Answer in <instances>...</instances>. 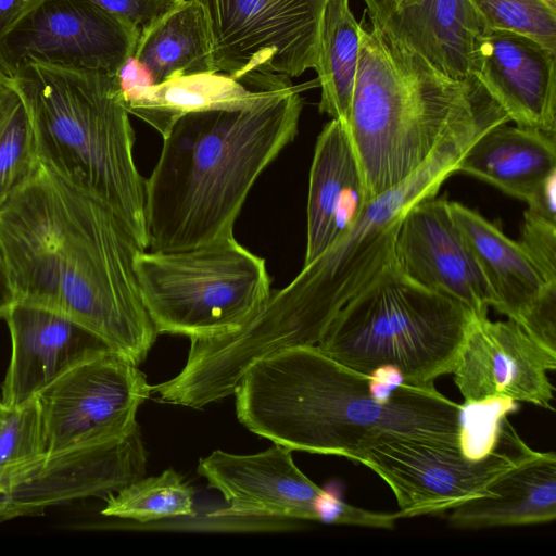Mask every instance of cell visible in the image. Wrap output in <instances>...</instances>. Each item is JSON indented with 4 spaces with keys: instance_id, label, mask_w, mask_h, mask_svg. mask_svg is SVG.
Returning <instances> with one entry per match:
<instances>
[{
    "instance_id": "cell-21",
    "label": "cell",
    "mask_w": 556,
    "mask_h": 556,
    "mask_svg": "<svg viewBox=\"0 0 556 556\" xmlns=\"http://www.w3.org/2000/svg\"><path fill=\"white\" fill-rule=\"evenodd\" d=\"M363 18L424 55L443 73L471 75L475 37L482 30L468 0H363Z\"/></svg>"
},
{
    "instance_id": "cell-33",
    "label": "cell",
    "mask_w": 556,
    "mask_h": 556,
    "mask_svg": "<svg viewBox=\"0 0 556 556\" xmlns=\"http://www.w3.org/2000/svg\"><path fill=\"white\" fill-rule=\"evenodd\" d=\"M115 77L122 104L138 90L155 85L149 68L134 54L126 59Z\"/></svg>"
},
{
    "instance_id": "cell-34",
    "label": "cell",
    "mask_w": 556,
    "mask_h": 556,
    "mask_svg": "<svg viewBox=\"0 0 556 556\" xmlns=\"http://www.w3.org/2000/svg\"><path fill=\"white\" fill-rule=\"evenodd\" d=\"M527 203L528 212L556 223V169L536 186Z\"/></svg>"
},
{
    "instance_id": "cell-23",
    "label": "cell",
    "mask_w": 556,
    "mask_h": 556,
    "mask_svg": "<svg viewBox=\"0 0 556 556\" xmlns=\"http://www.w3.org/2000/svg\"><path fill=\"white\" fill-rule=\"evenodd\" d=\"M556 169L555 134L501 123L479 136L459 161L464 173L528 202L536 186Z\"/></svg>"
},
{
    "instance_id": "cell-12",
    "label": "cell",
    "mask_w": 556,
    "mask_h": 556,
    "mask_svg": "<svg viewBox=\"0 0 556 556\" xmlns=\"http://www.w3.org/2000/svg\"><path fill=\"white\" fill-rule=\"evenodd\" d=\"M140 29L88 0H37L0 37V68L26 62L116 74L134 54Z\"/></svg>"
},
{
    "instance_id": "cell-32",
    "label": "cell",
    "mask_w": 556,
    "mask_h": 556,
    "mask_svg": "<svg viewBox=\"0 0 556 556\" xmlns=\"http://www.w3.org/2000/svg\"><path fill=\"white\" fill-rule=\"evenodd\" d=\"M104 11L144 29L170 8L174 0H88Z\"/></svg>"
},
{
    "instance_id": "cell-14",
    "label": "cell",
    "mask_w": 556,
    "mask_h": 556,
    "mask_svg": "<svg viewBox=\"0 0 556 556\" xmlns=\"http://www.w3.org/2000/svg\"><path fill=\"white\" fill-rule=\"evenodd\" d=\"M555 368L556 354L517 321L475 315L452 374L465 405L504 400L554 410L547 372Z\"/></svg>"
},
{
    "instance_id": "cell-37",
    "label": "cell",
    "mask_w": 556,
    "mask_h": 556,
    "mask_svg": "<svg viewBox=\"0 0 556 556\" xmlns=\"http://www.w3.org/2000/svg\"><path fill=\"white\" fill-rule=\"evenodd\" d=\"M8 84V76L0 68V92Z\"/></svg>"
},
{
    "instance_id": "cell-3",
    "label": "cell",
    "mask_w": 556,
    "mask_h": 556,
    "mask_svg": "<svg viewBox=\"0 0 556 556\" xmlns=\"http://www.w3.org/2000/svg\"><path fill=\"white\" fill-rule=\"evenodd\" d=\"M302 108L300 88L292 85L250 108L177 119L146 180L152 250L184 251L233 235L252 186L294 139Z\"/></svg>"
},
{
    "instance_id": "cell-9",
    "label": "cell",
    "mask_w": 556,
    "mask_h": 556,
    "mask_svg": "<svg viewBox=\"0 0 556 556\" xmlns=\"http://www.w3.org/2000/svg\"><path fill=\"white\" fill-rule=\"evenodd\" d=\"M207 16L214 73L282 88L314 68L327 0H195Z\"/></svg>"
},
{
    "instance_id": "cell-25",
    "label": "cell",
    "mask_w": 556,
    "mask_h": 556,
    "mask_svg": "<svg viewBox=\"0 0 556 556\" xmlns=\"http://www.w3.org/2000/svg\"><path fill=\"white\" fill-rule=\"evenodd\" d=\"M134 55L149 68L155 85L175 77L214 73L213 40L203 7L195 0H174L140 31Z\"/></svg>"
},
{
    "instance_id": "cell-4",
    "label": "cell",
    "mask_w": 556,
    "mask_h": 556,
    "mask_svg": "<svg viewBox=\"0 0 556 556\" xmlns=\"http://www.w3.org/2000/svg\"><path fill=\"white\" fill-rule=\"evenodd\" d=\"M495 104L473 75L443 73L362 17L346 124L368 201L406 180L453 129Z\"/></svg>"
},
{
    "instance_id": "cell-35",
    "label": "cell",
    "mask_w": 556,
    "mask_h": 556,
    "mask_svg": "<svg viewBox=\"0 0 556 556\" xmlns=\"http://www.w3.org/2000/svg\"><path fill=\"white\" fill-rule=\"evenodd\" d=\"M37 0H0V37L8 33Z\"/></svg>"
},
{
    "instance_id": "cell-13",
    "label": "cell",
    "mask_w": 556,
    "mask_h": 556,
    "mask_svg": "<svg viewBox=\"0 0 556 556\" xmlns=\"http://www.w3.org/2000/svg\"><path fill=\"white\" fill-rule=\"evenodd\" d=\"M146 465L139 428L122 439L45 454L0 484V521L108 495L143 477Z\"/></svg>"
},
{
    "instance_id": "cell-28",
    "label": "cell",
    "mask_w": 556,
    "mask_h": 556,
    "mask_svg": "<svg viewBox=\"0 0 556 556\" xmlns=\"http://www.w3.org/2000/svg\"><path fill=\"white\" fill-rule=\"evenodd\" d=\"M39 162L26 106L8 84L0 92V207Z\"/></svg>"
},
{
    "instance_id": "cell-7",
    "label": "cell",
    "mask_w": 556,
    "mask_h": 556,
    "mask_svg": "<svg viewBox=\"0 0 556 556\" xmlns=\"http://www.w3.org/2000/svg\"><path fill=\"white\" fill-rule=\"evenodd\" d=\"M135 271L157 333L190 339L230 333L271 294L265 261L233 235L184 251L141 250Z\"/></svg>"
},
{
    "instance_id": "cell-26",
    "label": "cell",
    "mask_w": 556,
    "mask_h": 556,
    "mask_svg": "<svg viewBox=\"0 0 556 556\" xmlns=\"http://www.w3.org/2000/svg\"><path fill=\"white\" fill-rule=\"evenodd\" d=\"M359 55V23L350 0H327L314 70L321 89L319 112L348 123Z\"/></svg>"
},
{
    "instance_id": "cell-15",
    "label": "cell",
    "mask_w": 556,
    "mask_h": 556,
    "mask_svg": "<svg viewBox=\"0 0 556 556\" xmlns=\"http://www.w3.org/2000/svg\"><path fill=\"white\" fill-rule=\"evenodd\" d=\"M393 262L415 283L488 316L494 299L451 213L450 201L430 198L414 205L400 226Z\"/></svg>"
},
{
    "instance_id": "cell-20",
    "label": "cell",
    "mask_w": 556,
    "mask_h": 556,
    "mask_svg": "<svg viewBox=\"0 0 556 556\" xmlns=\"http://www.w3.org/2000/svg\"><path fill=\"white\" fill-rule=\"evenodd\" d=\"M367 202L365 179L348 124L331 118L317 138L311 166L304 265L340 241Z\"/></svg>"
},
{
    "instance_id": "cell-10",
    "label": "cell",
    "mask_w": 556,
    "mask_h": 556,
    "mask_svg": "<svg viewBox=\"0 0 556 556\" xmlns=\"http://www.w3.org/2000/svg\"><path fill=\"white\" fill-rule=\"evenodd\" d=\"M529 448L504 414L496 441L482 455L472 456L460 446L390 438L369 447L358 463L393 491L400 519L454 509L490 496L489 486Z\"/></svg>"
},
{
    "instance_id": "cell-27",
    "label": "cell",
    "mask_w": 556,
    "mask_h": 556,
    "mask_svg": "<svg viewBox=\"0 0 556 556\" xmlns=\"http://www.w3.org/2000/svg\"><path fill=\"white\" fill-rule=\"evenodd\" d=\"M194 490L174 469L139 478L108 494L103 516L149 522L194 516Z\"/></svg>"
},
{
    "instance_id": "cell-8",
    "label": "cell",
    "mask_w": 556,
    "mask_h": 556,
    "mask_svg": "<svg viewBox=\"0 0 556 556\" xmlns=\"http://www.w3.org/2000/svg\"><path fill=\"white\" fill-rule=\"evenodd\" d=\"M508 122L506 113L493 105L457 126L421 167L400 185L369 200L353 228L303 266L298 277L332 318L393 262L396 236L407 212L437 195L442 184L457 173L460 159L479 136L494 125Z\"/></svg>"
},
{
    "instance_id": "cell-19",
    "label": "cell",
    "mask_w": 556,
    "mask_h": 556,
    "mask_svg": "<svg viewBox=\"0 0 556 556\" xmlns=\"http://www.w3.org/2000/svg\"><path fill=\"white\" fill-rule=\"evenodd\" d=\"M4 320L12 353L1 402L9 407L26 404L81 361L110 350L91 331L48 308L16 302Z\"/></svg>"
},
{
    "instance_id": "cell-17",
    "label": "cell",
    "mask_w": 556,
    "mask_h": 556,
    "mask_svg": "<svg viewBox=\"0 0 556 556\" xmlns=\"http://www.w3.org/2000/svg\"><path fill=\"white\" fill-rule=\"evenodd\" d=\"M453 218L492 292L493 308L556 353V286L547 285L517 241L478 212L450 201Z\"/></svg>"
},
{
    "instance_id": "cell-22",
    "label": "cell",
    "mask_w": 556,
    "mask_h": 556,
    "mask_svg": "<svg viewBox=\"0 0 556 556\" xmlns=\"http://www.w3.org/2000/svg\"><path fill=\"white\" fill-rule=\"evenodd\" d=\"M490 496L453 509L450 523L458 529L526 526L556 518V456L531 448L490 486Z\"/></svg>"
},
{
    "instance_id": "cell-5",
    "label": "cell",
    "mask_w": 556,
    "mask_h": 556,
    "mask_svg": "<svg viewBox=\"0 0 556 556\" xmlns=\"http://www.w3.org/2000/svg\"><path fill=\"white\" fill-rule=\"evenodd\" d=\"M8 77L28 112L38 159L105 201L148 248L146 179L115 74L26 62Z\"/></svg>"
},
{
    "instance_id": "cell-1",
    "label": "cell",
    "mask_w": 556,
    "mask_h": 556,
    "mask_svg": "<svg viewBox=\"0 0 556 556\" xmlns=\"http://www.w3.org/2000/svg\"><path fill=\"white\" fill-rule=\"evenodd\" d=\"M141 250L105 201L40 160L0 207L15 301L67 316L136 366L157 336L135 271Z\"/></svg>"
},
{
    "instance_id": "cell-30",
    "label": "cell",
    "mask_w": 556,
    "mask_h": 556,
    "mask_svg": "<svg viewBox=\"0 0 556 556\" xmlns=\"http://www.w3.org/2000/svg\"><path fill=\"white\" fill-rule=\"evenodd\" d=\"M47 453L46 435L36 397L24 405H0V484L22 467Z\"/></svg>"
},
{
    "instance_id": "cell-38",
    "label": "cell",
    "mask_w": 556,
    "mask_h": 556,
    "mask_svg": "<svg viewBox=\"0 0 556 556\" xmlns=\"http://www.w3.org/2000/svg\"><path fill=\"white\" fill-rule=\"evenodd\" d=\"M552 2L556 3V0H551Z\"/></svg>"
},
{
    "instance_id": "cell-36",
    "label": "cell",
    "mask_w": 556,
    "mask_h": 556,
    "mask_svg": "<svg viewBox=\"0 0 556 556\" xmlns=\"http://www.w3.org/2000/svg\"><path fill=\"white\" fill-rule=\"evenodd\" d=\"M15 303L16 301L0 261V319H4L5 315Z\"/></svg>"
},
{
    "instance_id": "cell-11",
    "label": "cell",
    "mask_w": 556,
    "mask_h": 556,
    "mask_svg": "<svg viewBox=\"0 0 556 556\" xmlns=\"http://www.w3.org/2000/svg\"><path fill=\"white\" fill-rule=\"evenodd\" d=\"M152 393L138 366L111 350L81 361L48 387L39 404L47 455L127 437Z\"/></svg>"
},
{
    "instance_id": "cell-24",
    "label": "cell",
    "mask_w": 556,
    "mask_h": 556,
    "mask_svg": "<svg viewBox=\"0 0 556 556\" xmlns=\"http://www.w3.org/2000/svg\"><path fill=\"white\" fill-rule=\"evenodd\" d=\"M280 90L253 88L225 73H201L142 88L123 105L165 137L187 113L250 108Z\"/></svg>"
},
{
    "instance_id": "cell-39",
    "label": "cell",
    "mask_w": 556,
    "mask_h": 556,
    "mask_svg": "<svg viewBox=\"0 0 556 556\" xmlns=\"http://www.w3.org/2000/svg\"><path fill=\"white\" fill-rule=\"evenodd\" d=\"M0 405H1V400H0Z\"/></svg>"
},
{
    "instance_id": "cell-16",
    "label": "cell",
    "mask_w": 556,
    "mask_h": 556,
    "mask_svg": "<svg viewBox=\"0 0 556 556\" xmlns=\"http://www.w3.org/2000/svg\"><path fill=\"white\" fill-rule=\"evenodd\" d=\"M291 452L275 444L251 455L214 451L201 458L198 473L217 489L228 504L214 515L323 522L327 492L296 467Z\"/></svg>"
},
{
    "instance_id": "cell-2",
    "label": "cell",
    "mask_w": 556,
    "mask_h": 556,
    "mask_svg": "<svg viewBox=\"0 0 556 556\" xmlns=\"http://www.w3.org/2000/svg\"><path fill=\"white\" fill-rule=\"evenodd\" d=\"M233 394L247 429L291 451L358 463L390 438L465 448V408L434 386L402 381L380 395L372 375L341 365L316 345L285 349L254 363Z\"/></svg>"
},
{
    "instance_id": "cell-29",
    "label": "cell",
    "mask_w": 556,
    "mask_h": 556,
    "mask_svg": "<svg viewBox=\"0 0 556 556\" xmlns=\"http://www.w3.org/2000/svg\"><path fill=\"white\" fill-rule=\"evenodd\" d=\"M483 29L525 35L556 52V3L551 0H468Z\"/></svg>"
},
{
    "instance_id": "cell-6",
    "label": "cell",
    "mask_w": 556,
    "mask_h": 556,
    "mask_svg": "<svg viewBox=\"0 0 556 556\" xmlns=\"http://www.w3.org/2000/svg\"><path fill=\"white\" fill-rule=\"evenodd\" d=\"M473 316L392 262L339 309L316 346L363 375L393 369L403 382L430 387L452 374Z\"/></svg>"
},
{
    "instance_id": "cell-18",
    "label": "cell",
    "mask_w": 556,
    "mask_h": 556,
    "mask_svg": "<svg viewBox=\"0 0 556 556\" xmlns=\"http://www.w3.org/2000/svg\"><path fill=\"white\" fill-rule=\"evenodd\" d=\"M469 73L516 125L556 134V52L504 29L473 39Z\"/></svg>"
},
{
    "instance_id": "cell-31",
    "label": "cell",
    "mask_w": 556,
    "mask_h": 556,
    "mask_svg": "<svg viewBox=\"0 0 556 556\" xmlns=\"http://www.w3.org/2000/svg\"><path fill=\"white\" fill-rule=\"evenodd\" d=\"M517 242L544 281L556 286V223L526 211Z\"/></svg>"
}]
</instances>
